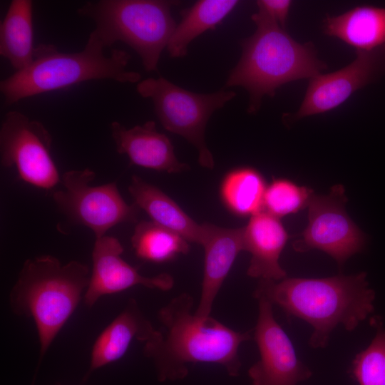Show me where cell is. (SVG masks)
I'll use <instances>...</instances> for the list:
<instances>
[{"label": "cell", "instance_id": "obj_2", "mask_svg": "<svg viewBox=\"0 0 385 385\" xmlns=\"http://www.w3.org/2000/svg\"><path fill=\"white\" fill-rule=\"evenodd\" d=\"M253 297H264L288 317L310 324L313 332L309 345L321 349L328 345L337 326L353 331L374 311L375 293L366 274L360 272L325 278L260 279Z\"/></svg>", "mask_w": 385, "mask_h": 385}, {"label": "cell", "instance_id": "obj_19", "mask_svg": "<svg viewBox=\"0 0 385 385\" xmlns=\"http://www.w3.org/2000/svg\"><path fill=\"white\" fill-rule=\"evenodd\" d=\"M325 34L369 51L385 45V6L361 5L323 20Z\"/></svg>", "mask_w": 385, "mask_h": 385}, {"label": "cell", "instance_id": "obj_1", "mask_svg": "<svg viewBox=\"0 0 385 385\" xmlns=\"http://www.w3.org/2000/svg\"><path fill=\"white\" fill-rule=\"evenodd\" d=\"M194 300L185 292L172 298L158 312L160 328L143 344V354L154 366L160 382L185 379L189 366H222L230 376L239 375L241 344L253 339V331L238 332L216 319L192 312Z\"/></svg>", "mask_w": 385, "mask_h": 385}, {"label": "cell", "instance_id": "obj_7", "mask_svg": "<svg viewBox=\"0 0 385 385\" xmlns=\"http://www.w3.org/2000/svg\"><path fill=\"white\" fill-rule=\"evenodd\" d=\"M136 89L140 96L153 101L161 125L192 144L198 151L200 165L212 169L215 163L205 143V128L212 114L232 100L235 92L220 90L197 93L162 77L144 79L137 84Z\"/></svg>", "mask_w": 385, "mask_h": 385}, {"label": "cell", "instance_id": "obj_18", "mask_svg": "<svg viewBox=\"0 0 385 385\" xmlns=\"http://www.w3.org/2000/svg\"><path fill=\"white\" fill-rule=\"evenodd\" d=\"M128 191L134 203L143 210L153 222L180 235L188 242L202 245L205 223H197L158 188L134 175Z\"/></svg>", "mask_w": 385, "mask_h": 385}, {"label": "cell", "instance_id": "obj_24", "mask_svg": "<svg viewBox=\"0 0 385 385\" xmlns=\"http://www.w3.org/2000/svg\"><path fill=\"white\" fill-rule=\"evenodd\" d=\"M371 324L376 329L375 337L355 356L350 371L359 385H385V329L377 317Z\"/></svg>", "mask_w": 385, "mask_h": 385}, {"label": "cell", "instance_id": "obj_13", "mask_svg": "<svg viewBox=\"0 0 385 385\" xmlns=\"http://www.w3.org/2000/svg\"><path fill=\"white\" fill-rule=\"evenodd\" d=\"M123 247L114 237L104 235L96 238L92 252V270L83 301L92 307L98 299L108 294L125 291L135 286L169 291L174 279L163 272L152 277L142 275L138 269L125 262L121 255Z\"/></svg>", "mask_w": 385, "mask_h": 385}, {"label": "cell", "instance_id": "obj_12", "mask_svg": "<svg viewBox=\"0 0 385 385\" xmlns=\"http://www.w3.org/2000/svg\"><path fill=\"white\" fill-rule=\"evenodd\" d=\"M356 58L334 72L309 80L303 101L289 120L330 111L355 91L385 76V45L369 51L356 50Z\"/></svg>", "mask_w": 385, "mask_h": 385}, {"label": "cell", "instance_id": "obj_27", "mask_svg": "<svg viewBox=\"0 0 385 385\" xmlns=\"http://www.w3.org/2000/svg\"><path fill=\"white\" fill-rule=\"evenodd\" d=\"M54 385H61V384H60L57 383V384H54Z\"/></svg>", "mask_w": 385, "mask_h": 385}, {"label": "cell", "instance_id": "obj_25", "mask_svg": "<svg viewBox=\"0 0 385 385\" xmlns=\"http://www.w3.org/2000/svg\"><path fill=\"white\" fill-rule=\"evenodd\" d=\"M312 190L286 179H275L267 186L264 211L279 218L297 212L308 206Z\"/></svg>", "mask_w": 385, "mask_h": 385}, {"label": "cell", "instance_id": "obj_20", "mask_svg": "<svg viewBox=\"0 0 385 385\" xmlns=\"http://www.w3.org/2000/svg\"><path fill=\"white\" fill-rule=\"evenodd\" d=\"M34 51L33 3L13 0L0 25V55L20 71L31 64Z\"/></svg>", "mask_w": 385, "mask_h": 385}, {"label": "cell", "instance_id": "obj_21", "mask_svg": "<svg viewBox=\"0 0 385 385\" xmlns=\"http://www.w3.org/2000/svg\"><path fill=\"white\" fill-rule=\"evenodd\" d=\"M237 0H200L182 11L167 45L169 55L179 58L187 54L188 46L196 37L209 29H215L237 5Z\"/></svg>", "mask_w": 385, "mask_h": 385}, {"label": "cell", "instance_id": "obj_15", "mask_svg": "<svg viewBox=\"0 0 385 385\" xmlns=\"http://www.w3.org/2000/svg\"><path fill=\"white\" fill-rule=\"evenodd\" d=\"M204 269L195 314L210 316L217 294L239 253L244 251L243 227L225 228L205 223Z\"/></svg>", "mask_w": 385, "mask_h": 385}, {"label": "cell", "instance_id": "obj_14", "mask_svg": "<svg viewBox=\"0 0 385 385\" xmlns=\"http://www.w3.org/2000/svg\"><path fill=\"white\" fill-rule=\"evenodd\" d=\"M111 131L117 152L126 155L132 165L168 173L190 168L178 160L170 140L158 131L153 120L130 128L113 121Z\"/></svg>", "mask_w": 385, "mask_h": 385}, {"label": "cell", "instance_id": "obj_11", "mask_svg": "<svg viewBox=\"0 0 385 385\" xmlns=\"http://www.w3.org/2000/svg\"><path fill=\"white\" fill-rule=\"evenodd\" d=\"M258 317L253 331L260 358L248 369L252 385H297L312 371L298 358L293 344L276 321L273 305L264 297L255 298Z\"/></svg>", "mask_w": 385, "mask_h": 385}, {"label": "cell", "instance_id": "obj_3", "mask_svg": "<svg viewBox=\"0 0 385 385\" xmlns=\"http://www.w3.org/2000/svg\"><path fill=\"white\" fill-rule=\"evenodd\" d=\"M254 34L240 42L242 53L225 86H242L249 93L247 112L256 113L264 96L273 97L282 85L312 78L327 68L312 42L295 41L263 9L251 16Z\"/></svg>", "mask_w": 385, "mask_h": 385}, {"label": "cell", "instance_id": "obj_26", "mask_svg": "<svg viewBox=\"0 0 385 385\" xmlns=\"http://www.w3.org/2000/svg\"><path fill=\"white\" fill-rule=\"evenodd\" d=\"M259 8L263 9L284 29L289 11L292 5L289 0H260L257 1Z\"/></svg>", "mask_w": 385, "mask_h": 385}, {"label": "cell", "instance_id": "obj_5", "mask_svg": "<svg viewBox=\"0 0 385 385\" xmlns=\"http://www.w3.org/2000/svg\"><path fill=\"white\" fill-rule=\"evenodd\" d=\"M105 47L93 31L79 52L63 53L53 44L41 43L35 48L31 64L1 81L0 91L7 104H12L91 80L139 83L141 75L126 69L130 55L123 50L113 49L106 56Z\"/></svg>", "mask_w": 385, "mask_h": 385}, {"label": "cell", "instance_id": "obj_17", "mask_svg": "<svg viewBox=\"0 0 385 385\" xmlns=\"http://www.w3.org/2000/svg\"><path fill=\"white\" fill-rule=\"evenodd\" d=\"M155 329L136 299H129L122 312L95 340L83 381L97 369L120 359L135 339L145 343Z\"/></svg>", "mask_w": 385, "mask_h": 385}, {"label": "cell", "instance_id": "obj_23", "mask_svg": "<svg viewBox=\"0 0 385 385\" xmlns=\"http://www.w3.org/2000/svg\"><path fill=\"white\" fill-rule=\"evenodd\" d=\"M189 242L180 235L151 221L135 227L131 245L135 255L146 262L163 263L190 251Z\"/></svg>", "mask_w": 385, "mask_h": 385}, {"label": "cell", "instance_id": "obj_9", "mask_svg": "<svg viewBox=\"0 0 385 385\" xmlns=\"http://www.w3.org/2000/svg\"><path fill=\"white\" fill-rule=\"evenodd\" d=\"M52 138L39 121L19 111L8 112L0 127L1 165L14 168L19 178L45 190L61 180L51 154Z\"/></svg>", "mask_w": 385, "mask_h": 385}, {"label": "cell", "instance_id": "obj_4", "mask_svg": "<svg viewBox=\"0 0 385 385\" xmlns=\"http://www.w3.org/2000/svg\"><path fill=\"white\" fill-rule=\"evenodd\" d=\"M91 270L76 260L63 264L54 256L26 260L9 294L11 312L31 318L39 341L38 368L61 329L83 299Z\"/></svg>", "mask_w": 385, "mask_h": 385}, {"label": "cell", "instance_id": "obj_6", "mask_svg": "<svg viewBox=\"0 0 385 385\" xmlns=\"http://www.w3.org/2000/svg\"><path fill=\"white\" fill-rule=\"evenodd\" d=\"M175 1L101 0L87 2L79 15L92 19L93 31L106 47L122 41L140 57L145 69L157 71L162 51L177 26L171 14Z\"/></svg>", "mask_w": 385, "mask_h": 385}, {"label": "cell", "instance_id": "obj_10", "mask_svg": "<svg viewBox=\"0 0 385 385\" xmlns=\"http://www.w3.org/2000/svg\"><path fill=\"white\" fill-rule=\"evenodd\" d=\"M347 198L343 185H336L327 195H313L308 204V224L292 243L295 251L321 250L342 267L362 251L366 236L345 210Z\"/></svg>", "mask_w": 385, "mask_h": 385}, {"label": "cell", "instance_id": "obj_8", "mask_svg": "<svg viewBox=\"0 0 385 385\" xmlns=\"http://www.w3.org/2000/svg\"><path fill=\"white\" fill-rule=\"evenodd\" d=\"M95 177L90 168L68 170L62 175L63 188L52 197L62 213L90 228L98 238L116 225L135 222L140 208L124 200L115 182L91 185Z\"/></svg>", "mask_w": 385, "mask_h": 385}, {"label": "cell", "instance_id": "obj_16", "mask_svg": "<svg viewBox=\"0 0 385 385\" xmlns=\"http://www.w3.org/2000/svg\"><path fill=\"white\" fill-rule=\"evenodd\" d=\"M288 238L279 218L264 210L252 215L243 227L244 251L251 255L247 274L274 281L286 278L279 257Z\"/></svg>", "mask_w": 385, "mask_h": 385}, {"label": "cell", "instance_id": "obj_22", "mask_svg": "<svg viewBox=\"0 0 385 385\" xmlns=\"http://www.w3.org/2000/svg\"><path fill=\"white\" fill-rule=\"evenodd\" d=\"M267 185L255 168L242 167L228 172L220 185V194L225 207L233 214L252 216L264 210Z\"/></svg>", "mask_w": 385, "mask_h": 385}]
</instances>
